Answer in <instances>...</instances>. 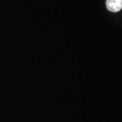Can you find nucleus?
I'll use <instances>...</instances> for the list:
<instances>
[{"mask_svg": "<svg viewBox=\"0 0 122 122\" xmlns=\"http://www.w3.org/2000/svg\"><path fill=\"white\" fill-rule=\"evenodd\" d=\"M107 8L112 12H117L122 9V0H107Z\"/></svg>", "mask_w": 122, "mask_h": 122, "instance_id": "f257e3e1", "label": "nucleus"}]
</instances>
